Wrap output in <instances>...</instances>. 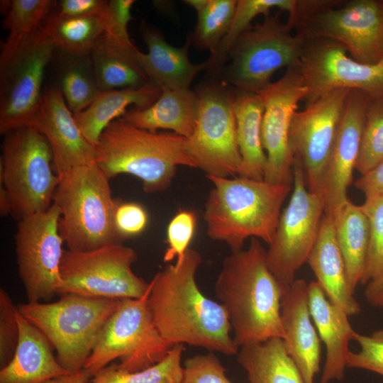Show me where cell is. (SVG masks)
Wrapping results in <instances>:
<instances>
[{
  "mask_svg": "<svg viewBox=\"0 0 383 383\" xmlns=\"http://www.w3.org/2000/svg\"><path fill=\"white\" fill-rule=\"evenodd\" d=\"M140 35L148 47V52H140L138 62L149 79L161 89H190L198 74L206 70V61L192 63L189 58L190 38L179 48L170 45L162 33L145 21L140 25Z\"/></svg>",
  "mask_w": 383,
  "mask_h": 383,
  "instance_id": "cell-23",
  "label": "cell"
},
{
  "mask_svg": "<svg viewBox=\"0 0 383 383\" xmlns=\"http://www.w3.org/2000/svg\"><path fill=\"white\" fill-rule=\"evenodd\" d=\"M11 213L10 199L4 187L0 184V213L6 216Z\"/></svg>",
  "mask_w": 383,
  "mask_h": 383,
  "instance_id": "cell-50",
  "label": "cell"
},
{
  "mask_svg": "<svg viewBox=\"0 0 383 383\" xmlns=\"http://www.w3.org/2000/svg\"><path fill=\"white\" fill-rule=\"evenodd\" d=\"M237 360L246 372L249 383H305L281 338L240 347Z\"/></svg>",
  "mask_w": 383,
  "mask_h": 383,
  "instance_id": "cell-30",
  "label": "cell"
},
{
  "mask_svg": "<svg viewBox=\"0 0 383 383\" xmlns=\"http://www.w3.org/2000/svg\"><path fill=\"white\" fill-rule=\"evenodd\" d=\"M187 138L138 128L121 118L104 130L95 145V164L110 179L127 174L141 180L144 192H162L179 166L196 167Z\"/></svg>",
  "mask_w": 383,
  "mask_h": 383,
  "instance_id": "cell-4",
  "label": "cell"
},
{
  "mask_svg": "<svg viewBox=\"0 0 383 383\" xmlns=\"http://www.w3.org/2000/svg\"><path fill=\"white\" fill-rule=\"evenodd\" d=\"M333 221L336 241L354 293L366 264L370 238L368 218L362 206L348 200Z\"/></svg>",
  "mask_w": 383,
  "mask_h": 383,
  "instance_id": "cell-31",
  "label": "cell"
},
{
  "mask_svg": "<svg viewBox=\"0 0 383 383\" xmlns=\"http://www.w3.org/2000/svg\"><path fill=\"white\" fill-rule=\"evenodd\" d=\"M134 3L133 0L109 1L107 26L104 34L106 38L129 48L135 47L128 32V25L133 19L131 8Z\"/></svg>",
  "mask_w": 383,
  "mask_h": 383,
  "instance_id": "cell-45",
  "label": "cell"
},
{
  "mask_svg": "<svg viewBox=\"0 0 383 383\" xmlns=\"http://www.w3.org/2000/svg\"><path fill=\"white\" fill-rule=\"evenodd\" d=\"M107 18L63 16L52 10L43 27L57 50L72 55H91L106 31Z\"/></svg>",
  "mask_w": 383,
  "mask_h": 383,
  "instance_id": "cell-33",
  "label": "cell"
},
{
  "mask_svg": "<svg viewBox=\"0 0 383 383\" xmlns=\"http://www.w3.org/2000/svg\"><path fill=\"white\" fill-rule=\"evenodd\" d=\"M381 96H382L383 97V94H382V95H381Z\"/></svg>",
  "mask_w": 383,
  "mask_h": 383,
  "instance_id": "cell-51",
  "label": "cell"
},
{
  "mask_svg": "<svg viewBox=\"0 0 383 383\" xmlns=\"http://www.w3.org/2000/svg\"><path fill=\"white\" fill-rule=\"evenodd\" d=\"M56 48L43 26L0 63V133L32 126Z\"/></svg>",
  "mask_w": 383,
  "mask_h": 383,
  "instance_id": "cell-12",
  "label": "cell"
},
{
  "mask_svg": "<svg viewBox=\"0 0 383 383\" xmlns=\"http://www.w3.org/2000/svg\"><path fill=\"white\" fill-rule=\"evenodd\" d=\"M184 349V344H175L160 362L133 372L121 370L117 363L113 362L99 371L89 383H181Z\"/></svg>",
  "mask_w": 383,
  "mask_h": 383,
  "instance_id": "cell-37",
  "label": "cell"
},
{
  "mask_svg": "<svg viewBox=\"0 0 383 383\" xmlns=\"http://www.w3.org/2000/svg\"><path fill=\"white\" fill-rule=\"evenodd\" d=\"M369 221L366 264L360 284H367L383 273V197L365 199L361 205Z\"/></svg>",
  "mask_w": 383,
  "mask_h": 383,
  "instance_id": "cell-39",
  "label": "cell"
},
{
  "mask_svg": "<svg viewBox=\"0 0 383 383\" xmlns=\"http://www.w3.org/2000/svg\"><path fill=\"white\" fill-rule=\"evenodd\" d=\"M90 378L82 370L74 374H67L50 379L44 383H89Z\"/></svg>",
  "mask_w": 383,
  "mask_h": 383,
  "instance_id": "cell-49",
  "label": "cell"
},
{
  "mask_svg": "<svg viewBox=\"0 0 383 383\" xmlns=\"http://www.w3.org/2000/svg\"><path fill=\"white\" fill-rule=\"evenodd\" d=\"M148 214L145 209L133 201L118 202L114 213L115 228L123 240L138 235L146 228Z\"/></svg>",
  "mask_w": 383,
  "mask_h": 383,
  "instance_id": "cell-44",
  "label": "cell"
},
{
  "mask_svg": "<svg viewBox=\"0 0 383 383\" xmlns=\"http://www.w3.org/2000/svg\"><path fill=\"white\" fill-rule=\"evenodd\" d=\"M54 302L16 305L56 350L60 365L70 374L83 370L104 326L117 310L121 299L60 294Z\"/></svg>",
  "mask_w": 383,
  "mask_h": 383,
  "instance_id": "cell-6",
  "label": "cell"
},
{
  "mask_svg": "<svg viewBox=\"0 0 383 383\" xmlns=\"http://www.w3.org/2000/svg\"><path fill=\"white\" fill-rule=\"evenodd\" d=\"M19 338L11 362L0 369V383H44L70 374L54 356L47 338L17 309Z\"/></svg>",
  "mask_w": 383,
  "mask_h": 383,
  "instance_id": "cell-24",
  "label": "cell"
},
{
  "mask_svg": "<svg viewBox=\"0 0 383 383\" xmlns=\"http://www.w3.org/2000/svg\"><path fill=\"white\" fill-rule=\"evenodd\" d=\"M197 13V23L189 37L192 43L212 53L227 33L238 0H186Z\"/></svg>",
  "mask_w": 383,
  "mask_h": 383,
  "instance_id": "cell-36",
  "label": "cell"
},
{
  "mask_svg": "<svg viewBox=\"0 0 383 383\" xmlns=\"http://www.w3.org/2000/svg\"><path fill=\"white\" fill-rule=\"evenodd\" d=\"M350 91L341 89L323 95L304 110L296 111L291 123L289 145L294 162L302 168L309 191L319 196Z\"/></svg>",
  "mask_w": 383,
  "mask_h": 383,
  "instance_id": "cell-17",
  "label": "cell"
},
{
  "mask_svg": "<svg viewBox=\"0 0 383 383\" xmlns=\"http://www.w3.org/2000/svg\"><path fill=\"white\" fill-rule=\"evenodd\" d=\"M16 305L9 294L0 289V368L12 360L16 353L19 328L16 317Z\"/></svg>",
  "mask_w": 383,
  "mask_h": 383,
  "instance_id": "cell-42",
  "label": "cell"
},
{
  "mask_svg": "<svg viewBox=\"0 0 383 383\" xmlns=\"http://www.w3.org/2000/svg\"><path fill=\"white\" fill-rule=\"evenodd\" d=\"M307 262L329 300L348 316L361 312L349 285L345 262L335 238L334 221L323 216Z\"/></svg>",
  "mask_w": 383,
  "mask_h": 383,
  "instance_id": "cell-25",
  "label": "cell"
},
{
  "mask_svg": "<svg viewBox=\"0 0 383 383\" xmlns=\"http://www.w3.org/2000/svg\"><path fill=\"white\" fill-rule=\"evenodd\" d=\"M280 12L264 16L238 38L223 83L238 91L257 92L270 83L277 70L297 65L306 40L292 33L293 28L280 20Z\"/></svg>",
  "mask_w": 383,
  "mask_h": 383,
  "instance_id": "cell-9",
  "label": "cell"
},
{
  "mask_svg": "<svg viewBox=\"0 0 383 383\" xmlns=\"http://www.w3.org/2000/svg\"><path fill=\"white\" fill-rule=\"evenodd\" d=\"M264 104L261 138L266 151L264 180L274 184H291L294 157L289 145V130L299 101L307 89L294 67L284 75L257 91Z\"/></svg>",
  "mask_w": 383,
  "mask_h": 383,
  "instance_id": "cell-18",
  "label": "cell"
},
{
  "mask_svg": "<svg viewBox=\"0 0 383 383\" xmlns=\"http://www.w3.org/2000/svg\"><path fill=\"white\" fill-rule=\"evenodd\" d=\"M299 1L296 0H238L236 9L222 40L211 53L206 61L207 70L211 74H219L229 58L230 52L238 38L251 26L252 20L259 15L270 14L273 8L288 12L292 21L296 16Z\"/></svg>",
  "mask_w": 383,
  "mask_h": 383,
  "instance_id": "cell-35",
  "label": "cell"
},
{
  "mask_svg": "<svg viewBox=\"0 0 383 383\" xmlns=\"http://www.w3.org/2000/svg\"><path fill=\"white\" fill-rule=\"evenodd\" d=\"M56 82L73 114L87 109L100 91L91 55L68 54L56 49Z\"/></svg>",
  "mask_w": 383,
  "mask_h": 383,
  "instance_id": "cell-32",
  "label": "cell"
},
{
  "mask_svg": "<svg viewBox=\"0 0 383 383\" xmlns=\"http://www.w3.org/2000/svg\"><path fill=\"white\" fill-rule=\"evenodd\" d=\"M158 99L145 109L133 107L121 117L126 122L140 129L157 132L170 130L189 138L196 123L198 99L191 89H161Z\"/></svg>",
  "mask_w": 383,
  "mask_h": 383,
  "instance_id": "cell-26",
  "label": "cell"
},
{
  "mask_svg": "<svg viewBox=\"0 0 383 383\" xmlns=\"http://www.w3.org/2000/svg\"><path fill=\"white\" fill-rule=\"evenodd\" d=\"M109 1L61 0L56 1L53 11L68 17H108Z\"/></svg>",
  "mask_w": 383,
  "mask_h": 383,
  "instance_id": "cell-46",
  "label": "cell"
},
{
  "mask_svg": "<svg viewBox=\"0 0 383 383\" xmlns=\"http://www.w3.org/2000/svg\"><path fill=\"white\" fill-rule=\"evenodd\" d=\"M294 188L281 213L275 234L267 250L269 267L282 284L289 286L309 256L318 236L324 216L321 197L309 191L301 166L294 162Z\"/></svg>",
  "mask_w": 383,
  "mask_h": 383,
  "instance_id": "cell-13",
  "label": "cell"
},
{
  "mask_svg": "<svg viewBox=\"0 0 383 383\" xmlns=\"http://www.w3.org/2000/svg\"><path fill=\"white\" fill-rule=\"evenodd\" d=\"M136 252L123 243L93 250H64L60 273L59 294L74 293L89 297L138 299L150 287L136 275L133 264Z\"/></svg>",
  "mask_w": 383,
  "mask_h": 383,
  "instance_id": "cell-11",
  "label": "cell"
},
{
  "mask_svg": "<svg viewBox=\"0 0 383 383\" xmlns=\"http://www.w3.org/2000/svg\"><path fill=\"white\" fill-rule=\"evenodd\" d=\"M59 218V209L52 204L47 210L18 221L15 252L28 302L48 301L59 294L64 252Z\"/></svg>",
  "mask_w": 383,
  "mask_h": 383,
  "instance_id": "cell-15",
  "label": "cell"
},
{
  "mask_svg": "<svg viewBox=\"0 0 383 383\" xmlns=\"http://www.w3.org/2000/svg\"><path fill=\"white\" fill-rule=\"evenodd\" d=\"M56 1H1L3 28L9 32L1 48L0 63L7 60L39 28L52 11Z\"/></svg>",
  "mask_w": 383,
  "mask_h": 383,
  "instance_id": "cell-34",
  "label": "cell"
},
{
  "mask_svg": "<svg viewBox=\"0 0 383 383\" xmlns=\"http://www.w3.org/2000/svg\"><path fill=\"white\" fill-rule=\"evenodd\" d=\"M59 177L52 204L60 211L59 232L67 250L85 252L123 243L113 221L118 201L101 170L96 164L79 166Z\"/></svg>",
  "mask_w": 383,
  "mask_h": 383,
  "instance_id": "cell-5",
  "label": "cell"
},
{
  "mask_svg": "<svg viewBox=\"0 0 383 383\" xmlns=\"http://www.w3.org/2000/svg\"><path fill=\"white\" fill-rule=\"evenodd\" d=\"M235 90L221 82L204 83L196 91L197 113L187 148L196 168L207 176L239 175L242 159L234 112Z\"/></svg>",
  "mask_w": 383,
  "mask_h": 383,
  "instance_id": "cell-10",
  "label": "cell"
},
{
  "mask_svg": "<svg viewBox=\"0 0 383 383\" xmlns=\"http://www.w3.org/2000/svg\"><path fill=\"white\" fill-rule=\"evenodd\" d=\"M296 66L307 89L306 106L336 89L360 90L368 95L383 94V58L367 65L353 60L339 43L327 38L306 39Z\"/></svg>",
  "mask_w": 383,
  "mask_h": 383,
  "instance_id": "cell-16",
  "label": "cell"
},
{
  "mask_svg": "<svg viewBox=\"0 0 383 383\" xmlns=\"http://www.w3.org/2000/svg\"><path fill=\"white\" fill-rule=\"evenodd\" d=\"M235 90L237 141L242 159L238 176L264 180L267 165L261 138L264 104L257 92Z\"/></svg>",
  "mask_w": 383,
  "mask_h": 383,
  "instance_id": "cell-28",
  "label": "cell"
},
{
  "mask_svg": "<svg viewBox=\"0 0 383 383\" xmlns=\"http://www.w3.org/2000/svg\"><path fill=\"white\" fill-rule=\"evenodd\" d=\"M161 91V88L150 80L139 87L100 91L91 104L74 114V117L84 136L95 146L107 126L122 117L129 106L148 107L158 99Z\"/></svg>",
  "mask_w": 383,
  "mask_h": 383,
  "instance_id": "cell-27",
  "label": "cell"
},
{
  "mask_svg": "<svg viewBox=\"0 0 383 383\" xmlns=\"http://www.w3.org/2000/svg\"><path fill=\"white\" fill-rule=\"evenodd\" d=\"M196 221V214L189 210H180L172 218L167 228V248L163 256L165 262L184 256L189 248Z\"/></svg>",
  "mask_w": 383,
  "mask_h": 383,
  "instance_id": "cell-41",
  "label": "cell"
},
{
  "mask_svg": "<svg viewBox=\"0 0 383 383\" xmlns=\"http://www.w3.org/2000/svg\"><path fill=\"white\" fill-rule=\"evenodd\" d=\"M281 320L288 354L305 383H314L320 371L321 344L309 307L308 284L304 279H295L284 293Z\"/></svg>",
  "mask_w": 383,
  "mask_h": 383,
  "instance_id": "cell-21",
  "label": "cell"
},
{
  "mask_svg": "<svg viewBox=\"0 0 383 383\" xmlns=\"http://www.w3.org/2000/svg\"><path fill=\"white\" fill-rule=\"evenodd\" d=\"M382 159L383 97L377 95H368L365 123L355 170L362 175Z\"/></svg>",
  "mask_w": 383,
  "mask_h": 383,
  "instance_id": "cell-38",
  "label": "cell"
},
{
  "mask_svg": "<svg viewBox=\"0 0 383 383\" xmlns=\"http://www.w3.org/2000/svg\"><path fill=\"white\" fill-rule=\"evenodd\" d=\"M289 286L272 274L267 250L256 238H250L247 249L232 251L223 259L214 290L239 348L274 337L285 339L281 301Z\"/></svg>",
  "mask_w": 383,
  "mask_h": 383,
  "instance_id": "cell-2",
  "label": "cell"
},
{
  "mask_svg": "<svg viewBox=\"0 0 383 383\" xmlns=\"http://www.w3.org/2000/svg\"><path fill=\"white\" fill-rule=\"evenodd\" d=\"M201 254L189 248L150 282L148 308L162 338L171 345L188 344L226 355L238 353L226 309L199 289L196 274Z\"/></svg>",
  "mask_w": 383,
  "mask_h": 383,
  "instance_id": "cell-1",
  "label": "cell"
},
{
  "mask_svg": "<svg viewBox=\"0 0 383 383\" xmlns=\"http://www.w3.org/2000/svg\"><path fill=\"white\" fill-rule=\"evenodd\" d=\"M367 98L362 91L350 90L324 172L320 196L324 215L333 220L349 200L347 191L359 155Z\"/></svg>",
  "mask_w": 383,
  "mask_h": 383,
  "instance_id": "cell-19",
  "label": "cell"
},
{
  "mask_svg": "<svg viewBox=\"0 0 383 383\" xmlns=\"http://www.w3.org/2000/svg\"><path fill=\"white\" fill-rule=\"evenodd\" d=\"M207 177L213 184L204 212L208 236L226 243L231 251L243 249L248 238H260L269 245L291 184L239 176Z\"/></svg>",
  "mask_w": 383,
  "mask_h": 383,
  "instance_id": "cell-3",
  "label": "cell"
},
{
  "mask_svg": "<svg viewBox=\"0 0 383 383\" xmlns=\"http://www.w3.org/2000/svg\"><path fill=\"white\" fill-rule=\"evenodd\" d=\"M150 287L138 299H122L101 331L83 371L91 379L118 359V367L133 372L163 360L173 345L157 330L148 308Z\"/></svg>",
  "mask_w": 383,
  "mask_h": 383,
  "instance_id": "cell-8",
  "label": "cell"
},
{
  "mask_svg": "<svg viewBox=\"0 0 383 383\" xmlns=\"http://www.w3.org/2000/svg\"><path fill=\"white\" fill-rule=\"evenodd\" d=\"M3 135L0 184L10 199L11 216L18 221L52 204L60 177L50 146L35 128L21 126Z\"/></svg>",
  "mask_w": 383,
  "mask_h": 383,
  "instance_id": "cell-7",
  "label": "cell"
},
{
  "mask_svg": "<svg viewBox=\"0 0 383 383\" xmlns=\"http://www.w3.org/2000/svg\"><path fill=\"white\" fill-rule=\"evenodd\" d=\"M326 6L302 17L294 28L305 39L327 38L367 65L383 58V0H354Z\"/></svg>",
  "mask_w": 383,
  "mask_h": 383,
  "instance_id": "cell-14",
  "label": "cell"
},
{
  "mask_svg": "<svg viewBox=\"0 0 383 383\" xmlns=\"http://www.w3.org/2000/svg\"><path fill=\"white\" fill-rule=\"evenodd\" d=\"M355 187L365 199L383 197V159L355 182Z\"/></svg>",
  "mask_w": 383,
  "mask_h": 383,
  "instance_id": "cell-47",
  "label": "cell"
},
{
  "mask_svg": "<svg viewBox=\"0 0 383 383\" xmlns=\"http://www.w3.org/2000/svg\"><path fill=\"white\" fill-rule=\"evenodd\" d=\"M353 340L358 343L360 350L349 352L347 367L371 371L383 377V328L370 335L357 332Z\"/></svg>",
  "mask_w": 383,
  "mask_h": 383,
  "instance_id": "cell-40",
  "label": "cell"
},
{
  "mask_svg": "<svg viewBox=\"0 0 383 383\" xmlns=\"http://www.w3.org/2000/svg\"><path fill=\"white\" fill-rule=\"evenodd\" d=\"M140 52L103 35L91 53L99 90L135 88L148 83L150 79L138 62Z\"/></svg>",
  "mask_w": 383,
  "mask_h": 383,
  "instance_id": "cell-29",
  "label": "cell"
},
{
  "mask_svg": "<svg viewBox=\"0 0 383 383\" xmlns=\"http://www.w3.org/2000/svg\"><path fill=\"white\" fill-rule=\"evenodd\" d=\"M365 296L372 306L383 308V273L366 284Z\"/></svg>",
  "mask_w": 383,
  "mask_h": 383,
  "instance_id": "cell-48",
  "label": "cell"
},
{
  "mask_svg": "<svg viewBox=\"0 0 383 383\" xmlns=\"http://www.w3.org/2000/svg\"><path fill=\"white\" fill-rule=\"evenodd\" d=\"M31 126L48 140L58 176L76 167L95 164V146L81 132L62 93L54 84L44 87Z\"/></svg>",
  "mask_w": 383,
  "mask_h": 383,
  "instance_id": "cell-20",
  "label": "cell"
},
{
  "mask_svg": "<svg viewBox=\"0 0 383 383\" xmlns=\"http://www.w3.org/2000/svg\"><path fill=\"white\" fill-rule=\"evenodd\" d=\"M308 301L312 321L326 349L320 383L341 381L350 351L349 341L353 340L357 332L350 323L349 316L329 300L317 281L308 284Z\"/></svg>",
  "mask_w": 383,
  "mask_h": 383,
  "instance_id": "cell-22",
  "label": "cell"
},
{
  "mask_svg": "<svg viewBox=\"0 0 383 383\" xmlns=\"http://www.w3.org/2000/svg\"><path fill=\"white\" fill-rule=\"evenodd\" d=\"M181 383H232L226 368L212 353L199 354L186 360Z\"/></svg>",
  "mask_w": 383,
  "mask_h": 383,
  "instance_id": "cell-43",
  "label": "cell"
}]
</instances>
